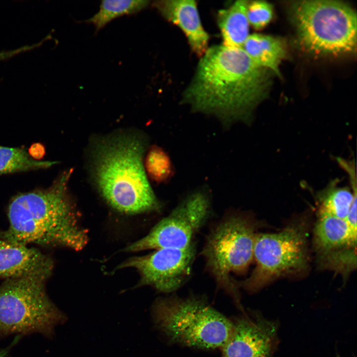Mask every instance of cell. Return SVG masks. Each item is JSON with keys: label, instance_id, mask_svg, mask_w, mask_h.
Returning <instances> with one entry per match:
<instances>
[{"label": "cell", "instance_id": "d6986e66", "mask_svg": "<svg viewBox=\"0 0 357 357\" xmlns=\"http://www.w3.org/2000/svg\"><path fill=\"white\" fill-rule=\"evenodd\" d=\"M148 0H106L101 2L99 11L87 22L94 24L96 30L118 17L138 12L146 7Z\"/></svg>", "mask_w": 357, "mask_h": 357}, {"label": "cell", "instance_id": "277c9868", "mask_svg": "<svg viewBox=\"0 0 357 357\" xmlns=\"http://www.w3.org/2000/svg\"><path fill=\"white\" fill-rule=\"evenodd\" d=\"M152 314L156 327L169 341L189 348L221 349L233 332V321L202 297L159 298Z\"/></svg>", "mask_w": 357, "mask_h": 357}, {"label": "cell", "instance_id": "9a60e30c", "mask_svg": "<svg viewBox=\"0 0 357 357\" xmlns=\"http://www.w3.org/2000/svg\"><path fill=\"white\" fill-rule=\"evenodd\" d=\"M241 48L258 65L281 76L279 65L286 56L281 40L271 36L253 34L249 35Z\"/></svg>", "mask_w": 357, "mask_h": 357}, {"label": "cell", "instance_id": "9c48e42d", "mask_svg": "<svg viewBox=\"0 0 357 357\" xmlns=\"http://www.w3.org/2000/svg\"><path fill=\"white\" fill-rule=\"evenodd\" d=\"M211 200L210 192L206 186L191 192L146 236L129 245L124 250L136 252L188 247L210 216Z\"/></svg>", "mask_w": 357, "mask_h": 357}, {"label": "cell", "instance_id": "52a82bcc", "mask_svg": "<svg viewBox=\"0 0 357 357\" xmlns=\"http://www.w3.org/2000/svg\"><path fill=\"white\" fill-rule=\"evenodd\" d=\"M255 235L249 219L231 214L211 231L202 250L206 267L218 287L241 308L239 288L233 275L243 273L252 262Z\"/></svg>", "mask_w": 357, "mask_h": 357}, {"label": "cell", "instance_id": "8fae6325", "mask_svg": "<svg viewBox=\"0 0 357 357\" xmlns=\"http://www.w3.org/2000/svg\"><path fill=\"white\" fill-rule=\"evenodd\" d=\"M232 321L233 332L221 349V357H271L277 343L276 323L244 312Z\"/></svg>", "mask_w": 357, "mask_h": 357}, {"label": "cell", "instance_id": "603a6c76", "mask_svg": "<svg viewBox=\"0 0 357 357\" xmlns=\"http://www.w3.org/2000/svg\"><path fill=\"white\" fill-rule=\"evenodd\" d=\"M30 152L34 158H40L43 156L44 149L40 144H35L30 149Z\"/></svg>", "mask_w": 357, "mask_h": 357}, {"label": "cell", "instance_id": "7402d4cb", "mask_svg": "<svg viewBox=\"0 0 357 357\" xmlns=\"http://www.w3.org/2000/svg\"><path fill=\"white\" fill-rule=\"evenodd\" d=\"M246 15L249 24L256 29L265 27L271 20L273 16V6L263 0L248 2Z\"/></svg>", "mask_w": 357, "mask_h": 357}, {"label": "cell", "instance_id": "ac0fdd59", "mask_svg": "<svg viewBox=\"0 0 357 357\" xmlns=\"http://www.w3.org/2000/svg\"><path fill=\"white\" fill-rule=\"evenodd\" d=\"M56 163L52 161H37L20 148L0 145V176L3 174L50 167Z\"/></svg>", "mask_w": 357, "mask_h": 357}, {"label": "cell", "instance_id": "484cf974", "mask_svg": "<svg viewBox=\"0 0 357 357\" xmlns=\"http://www.w3.org/2000/svg\"><path fill=\"white\" fill-rule=\"evenodd\" d=\"M339 357V356H338V357Z\"/></svg>", "mask_w": 357, "mask_h": 357}, {"label": "cell", "instance_id": "5bb4252c", "mask_svg": "<svg viewBox=\"0 0 357 357\" xmlns=\"http://www.w3.org/2000/svg\"><path fill=\"white\" fill-rule=\"evenodd\" d=\"M313 244L318 256L357 245V234L346 219L319 215L314 229Z\"/></svg>", "mask_w": 357, "mask_h": 357}, {"label": "cell", "instance_id": "30bf717a", "mask_svg": "<svg viewBox=\"0 0 357 357\" xmlns=\"http://www.w3.org/2000/svg\"><path fill=\"white\" fill-rule=\"evenodd\" d=\"M195 255L193 243L183 248H161L130 258L118 268L135 269L140 276L137 286H150L160 292L172 293L189 278Z\"/></svg>", "mask_w": 357, "mask_h": 357}, {"label": "cell", "instance_id": "ba28073f", "mask_svg": "<svg viewBox=\"0 0 357 357\" xmlns=\"http://www.w3.org/2000/svg\"><path fill=\"white\" fill-rule=\"evenodd\" d=\"M256 266L250 276L238 281L239 288L256 291L279 277L305 270L307 266L304 226L294 224L280 232L256 234L253 246Z\"/></svg>", "mask_w": 357, "mask_h": 357}, {"label": "cell", "instance_id": "8992f818", "mask_svg": "<svg viewBox=\"0 0 357 357\" xmlns=\"http://www.w3.org/2000/svg\"><path fill=\"white\" fill-rule=\"evenodd\" d=\"M47 280L38 277L7 279L0 286V338L38 333L52 337L66 315L49 298Z\"/></svg>", "mask_w": 357, "mask_h": 357}, {"label": "cell", "instance_id": "3957f363", "mask_svg": "<svg viewBox=\"0 0 357 357\" xmlns=\"http://www.w3.org/2000/svg\"><path fill=\"white\" fill-rule=\"evenodd\" d=\"M145 144L135 137L121 136L102 145L94 162V176L103 197L117 210L134 214L158 211L161 203L147 177Z\"/></svg>", "mask_w": 357, "mask_h": 357}, {"label": "cell", "instance_id": "6da1fadb", "mask_svg": "<svg viewBox=\"0 0 357 357\" xmlns=\"http://www.w3.org/2000/svg\"><path fill=\"white\" fill-rule=\"evenodd\" d=\"M270 71L241 48L213 46L202 56L182 103L194 112L213 115L225 128L237 121L248 123L268 95Z\"/></svg>", "mask_w": 357, "mask_h": 357}, {"label": "cell", "instance_id": "44dd1931", "mask_svg": "<svg viewBox=\"0 0 357 357\" xmlns=\"http://www.w3.org/2000/svg\"><path fill=\"white\" fill-rule=\"evenodd\" d=\"M318 257L320 266L346 276L356 268V245L348 246Z\"/></svg>", "mask_w": 357, "mask_h": 357}, {"label": "cell", "instance_id": "7c38bea8", "mask_svg": "<svg viewBox=\"0 0 357 357\" xmlns=\"http://www.w3.org/2000/svg\"><path fill=\"white\" fill-rule=\"evenodd\" d=\"M52 259L35 248L0 238V278L6 280L51 275Z\"/></svg>", "mask_w": 357, "mask_h": 357}, {"label": "cell", "instance_id": "ffe728a7", "mask_svg": "<svg viewBox=\"0 0 357 357\" xmlns=\"http://www.w3.org/2000/svg\"><path fill=\"white\" fill-rule=\"evenodd\" d=\"M144 162L146 175L157 183L168 182L175 174V168L170 156L159 146L151 147Z\"/></svg>", "mask_w": 357, "mask_h": 357}, {"label": "cell", "instance_id": "2e32d148", "mask_svg": "<svg viewBox=\"0 0 357 357\" xmlns=\"http://www.w3.org/2000/svg\"><path fill=\"white\" fill-rule=\"evenodd\" d=\"M248 1L238 0L229 8L220 11L218 22L224 46L242 48L249 36V22L246 15Z\"/></svg>", "mask_w": 357, "mask_h": 357}, {"label": "cell", "instance_id": "d4e9b609", "mask_svg": "<svg viewBox=\"0 0 357 357\" xmlns=\"http://www.w3.org/2000/svg\"><path fill=\"white\" fill-rule=\"evenodd\" d=\"M21 337L20 335H17L10 345L5 348L0 350V357H6L12 348L16 344Z\"/></svg>", "mask_w": 357, "mask_h": 357}, {"label": "cell", "instance_id": "e0dca14e", "mask_svg": "<svg viewBox=\"0 0 357 357\" xmlns=\"http://www.w3.org/2000/svg\"><path fill=\"white\" fill-rule=\"evenodd\" d=\"M352 190L337 185L333 181L316 195L319 215H328L345 219L354 202L357 201V180H350Z\"/></svg>", "mask_w": 357, "mask_h": 357}, {"label": "cell", "instance_id": "5b68a950", "mask_svg": "<svg viewBox=\"0 0 357 357\" xmlns=\"http://www.w3.org/2000/svg\"><path fill=\"white\" fill-rule=\"evenodd\" d=\"M290 15L297 41L308 53L337 56L356 52L357 15L349 5L334 0L296 1Z\"/></svg>", "mask_w": 357, "mask_h": 357}, {"label": "cell", "instance_id": "7a4b0ae2", "mask_svg": "<svg viewBox=\"0 0 357 357\" xmlns=\"http://www.w3.org/2000/svg\"><path fill=\"white\" fill-rule=\"evenodd\" d=\"M71 172L63 173L48 188L13 198L8 208L9 227L0 238L24 245L82 249L87 236L68 194Z\"/></svg>", "mask_w": 357, "mask_h": 357}, {"label": "cell", "instance_id": "4fadbf2b", "mask_svg": "<svg viewBox=\"0 0 357 357\" xmlns=\"http://www.w3.org/2000/svg\"><path fill=\"white\" fill-rule=\"evenodd\" d=\"M154 5L164 17L182 30L193 51L202 56L207 50L209 37L202 26L195 1L160 0Z\"/></svg>", "mask_w": 357, "mask_h": 357}, {"label": "cell", "instance_id": "cb8c5ba5", "mask_svg": "<svg viewBox=\"0 0 357 357\" xmlns=\"http://www.w3.org/2000/svg\"><path fill=\"white\" fill-rule=\"evenodd\" d=\"M22 52V50L21 48L8 51L0 52V61L9 59L11 57L15 56L16 55L19 54Z\"/></svg>", "mask_w": 357, "mask_h": 357}]
</instances>
